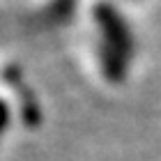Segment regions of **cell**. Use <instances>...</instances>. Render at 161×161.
<instances>
[]
</instances>
